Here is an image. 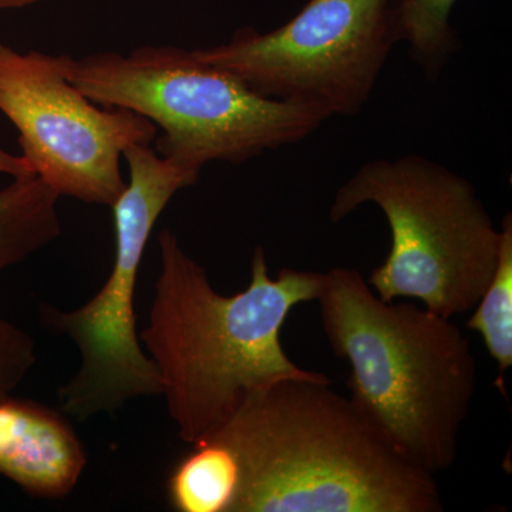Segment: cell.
Segmentation results:
<instances>
[{
  "mask_svg": "<svg viewBox=\"0 0 512 512\" xmlns=\"http://www.w3.org/2000/svg\"><path fill=\"white\" fill-rule=\"evenodd\" d=\"M458 0H394L393 23L397 43L407 42L410 56L426 77L436 80L461 42L450 25Z\"/></svg>",
  "mask_w": 512,
  "mask_h": 512,
  "instance_id": "cell-12",
  "label": "cell"
},
{
  "mask_svg": "<svg viewBox=\"0 0 512 512\" xmlns=\"http://www.w3.org/2000/svg\"><path fill=\"white\" fill-rule=\"evenodd\" d=\"M59 198L37 175L13 178L0 188V272L60 237Z\"/></svg>",
  "mask_w": 512,
  "mask_h": 512,
  "instance_id": "cell-10",
  "label": "cell"
},
{
  "mask_svg": "<svg viewBox=\"0 0 512 512\" xmlns=\"http://www.w3.org/2000/svg\"><path fill=\"white\" fill-rule=\"evenodd\" d=\"M500 259L490 284L473 308L467 328L480 333L490 356L497 362V384L504 393V375L512 367V215L501 222Z\"/></svg>",
  "mask_w": 512,
  "mask_h": 512,
  "instance_id": "cell-13",
  "label": "cell"
},
{
  "mask_svg": "<svg viewBox=\"0 0 512 512\" xmlns=\"http://www.w3.org/2000/svg\"><path fill=\"white\" fill-rule=\"evenodd\" d=\"M158 247L156 295L138 338L157 367L181 440L192 446L208 439L248 394L272 384L328 379L295 365L281 340L293 309L318 299L323 274L284 268L271 278L258 247L248 288L224 296L171 229L158 234Z\"/></svg>",
  "mask_w": 512,
  "mask_h": 512,
  "instance_id": "cell-1",
  "label": "cell"
},
{
  "mask_svg": "<svg viewBox=\"0 0 512 512\" xmlns=\"http://www.w3.org/2000/svg\"><path fill=\"white\" fill-rule=\"evenodd\" d=\"M330 386L329 377L272 384L212 434L241 464L234 512L444 511L436 477L400 457Z\"/></svg>",
  "mask_w": 512,
  "mask_h": 512,
  "instance_id": "cell-2",
  "label": "cell"
},
{
  "mask_svg": "<svg viewBox=\"0 0 512 512\" xmlns=\"http://www.w3.org/2000/svg\"><path fill=\"white\" fill-rule=\"evenodd\" d=\"M393 2L308 0L272 32L242 28L224 45L192 52L268 99L305 104L328 119L352 117L397 43Z\"/></svg>",
  "mask_w": 512,
  "mask_h": 512,
  "instance_id": "cell-7",
  "label": "cell"
},
{
  "mask_svg": "<svg viewBox=\"0 0 512 512\" xmlns=\"http://www.w3.org/2000/svg\"><path fill=\"white\" fill-rule=\"evenodd\" d=\"M86 450L62 414L45 404L0 399V474L30 497L59 500L74 490Z\"/></svg>",
  "mask_w": 512,
  "mask_h": 512,
  "instance_id": "cell-9",
  "label": "cell"
},
{
  "mask_svg": "<svg viewBox=\"0 0 512 512\" xmlns=\"http://www.w3.org/2000/svg\"><path fill=\"white\" fill-rule=\"evenodd\" d=\"M42 0H0V10H13L28 8V6L36 5Z\"/></svg>",
  "mask_w": 512,
  "mask_h": 512,
  "instance_id": "cell-16",
  "label": "cell"
},
{
  "mask_svg": "<svg viewBox=\"0 0 512 512\" xmlns=\"http://www.w3.org/2000/svg\"><path fill=\"white\" fill-rule=\"evenodd\" d=\"M64 56L0 42V111L19 131L26 163L60 195L113 207L126 188L123 153L154 143L153 121L84 96L64 74Z\"/></svg>",
  "mask_w": 512,
  "mask_h": 512,
  "instance_id": "cell-8",
  "label": "cell"
},
{
  "mask_svg": "<svg viewBox=\"0 0 512 512\" xmlns=\"http://www.w3.org/2000/svg\"><path fill=\"white\" fill-rule=\"evenodd\" d=\"M0 174L10 175L12 178L23 175H36L22 156H15L0 147Z\"/></svg>",
  "mask_w": 512,
  "mask_h": 512,
  "instance_id": "cell-15",
  "label": "cell"
},
{
  "mask_svg": "<svg viewBox=\"0 0 512 512\" xmlns=\"http://www.w3.org/2000/svg\"><path fill=\"white\" fill-rule=\"evenodd\" d=\"M377 205L392 235L367 284L383 301L417 299L446 318L473 311L500 259L501 228L463 175L419 154L363 164L336 191L333 224Z\"/></svg>",
  "mask_w": 512,
  "mask_h": 512,
  "instance_id": "cell-5",
  "label": "cell"
},
{
  "mask_svg": "<svg viewBox=\"0 0 512 512\" xmlns=\"http://www.w3.org/2000/svg\"><path fill=\"white\" fill-rule=\"evenodd\" d=\"M192 447L168 477L171 507L178 512H234L242 483L237 454L215 437Z\"/></svg>",
  "mask_w": 512,
  "mask_h": 512,
  "instance_id": "cell-11",
  "label": "cell"
},
{
  "mask_svg": "<svg viewBox=\"0 0 512 512\" xmlns=\"http://www.w3.org/2000/svg\"><path fill=\"white\" fill-rule=\"evenodd\" d=\"M35 349L25 330L0 318V399L9 396L35 366Z\"/></svg>",
  "mask_w": 512,
  "mask_h": 512,
  "instance_id": "cell-14",
  "label": "cell"
},
{
  "mask_svg": "<svg viewBox=\"0 0 512 512\" xmlns=\"http://www.w3.org/2000/svg\"><path fill=\"white\" fill-rule=\"evenodd\" d=\"M123 160L130 174L111 207L116 251L109 278L74 311L40 305L46 328L72 339L80 352L82 365L59 390L63 413L77 420L114 413L130 400L163 393L157 367L138 338L134 293L158 218L174 195L197 184L201 174L171 163L151 144L128 147Z\"/></svg>",
  "mask_w": 512,
  "mask_h": 512,
  "instance_id": "cell-6",
  "label": "cell"
},
{
  "mask_svg": "<svg viewBox=\"0 0 512 512\" xmlns=\"http://www.w3.org/2000/svg\"><path fill=\"white\" fill-rule=\"evenodd\" d=\"M64 74L94 103L126 109L163 131L154 150L201 174L212 161L244 164L301 143L328 116L305 104L268 99L177 46H140L128 55L64 56Z\"/></svg>",
  "mask_w": 512,
  "mask_h": 512,
  "instance_id": "cell-4",
  "label": "cell"
},
{
  "mask_svg": "<svg viewBox=\"0 0 512 512\" xmlns=\"http://www.w3.org/2000/svg\"><path fill=\"white\" fill-rule=\"evenodd\" d=\"M316 302L330 348L349 363L357 412L407 463L447 471L477 393L467 336L416 303L383 301L352 268L325 272Z\"/></svg>",
  "mask_w": 512,
  "mask_h": 512,
  "instance_id": "cell-3",
  "label": "cell"
}]
</instances>
